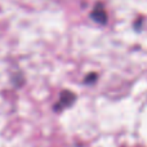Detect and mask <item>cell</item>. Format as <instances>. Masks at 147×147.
I'll list each match as a JSON object with an SVG mask.
<instances>
[{"label": "cell", "instance_id": "2", "mask_svg": "<svg viewBox=\"0 0 147 147\" xmlns=\"http://www.w3.org/2000/svg\"><path fill=\"white\" fill-rule=\"evenodd\" d=\"M75 98H76L75 94L71 93V92H69V90L62 92V94L59 96L58 102L54 105V110H56V111H61V110L66 109V107H70L74 103Z\"/></svg>", "mask_w": 147, "mask_h": 147}, {"label": "cell", "instance_id": "1", "mask_svg": "<svg viewBox=\"0 0 147 147\" xmlns=\"http://www.w3.org/2000/svg\"><path fill=\"white\" fill-rule=\"evenodd\" d=\"M90 18L94 22L99 23V25H106L107 23V13L105 10V7L102 3H97L94 5L93 10L90 13Z\"/></svg>", "mask_w": 147, "mask_h": 147}]
</instances>
